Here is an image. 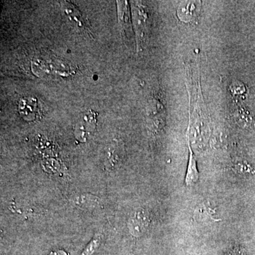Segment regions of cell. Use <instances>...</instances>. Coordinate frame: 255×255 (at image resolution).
<instances>
[{
  "instance_id": "cell-4",
  "label": "cell",
  "mask_w": 255,
  "mask_h": 255,
  "mask_svg": "<svg viewBox=\"0 0 255 255\" xmlns=\"http://www.w3.org/2000/svg\"><path fill=\"white\" fill-rule=\"evenodd\" d=\"M18 112L27 122L36 120L39 113L38 100L33 97H24L18 102Z\"/></svg>"
},
{
  "instance_id": "cell-7",
  "label": "cell",
  "mask_w": 255,
  "mask_h": 255,
  "mask_svg": "<svg viewBox=\"0 0 255 255\" xmlns=\"http://www.w3.org/2000/svg\"><path fill=\"white\" fill-rule=\"evenodd\" d=\"M188 141H189V157L184 182H185L186 185L192 186L199 181V173L197 169L195 157H194V152L191 149L190 142L189 140Z\"/></svg>"
},
{
  "instance_id": "cell-8",
  "label": "cell",
  "mask_w": 255,
  "mask_h": 255,
  "mask_svg": "<svg viewBox=\"0 0 255 255\" xmlns=\"http://www.w3.org/2000/svg\"><path fill=\"white\" fill-rule=\"evenodd\" d=\"M102 242V235L99 233L92 238L80 255H92L97 251Z\"/></svg>"
},
{
  "instance_id": "cell-9",
  "label": "cell",
  "mask_w": 255,
  "mask_h": 255,
  "mask_svg": "<svg viewBox=\"0 0 255 255\" xmlns=\"http://www.w3.org/2000/svg\"><path fill=\"white\" fill-rule=\"evenodd\" d=\"M229 255H244V253H243V250L239 247H235L232 251L230 252Z\"/></svg>"
},
{
  "instance_id": "cell-10",
  "label": "cell",
  "mask_w": 255,
  "mask_h": 255,
  "mask_svg": "<svg viewBox=\"0 0 255 255\" xmlns=\"http://www.w3.org/2000/svg\"><path fill=\"white\" fill-rule=\"evenodd\" d=\"M48 255H68V254L63 250H58V251L51 252Z\"/></svg>"
},
{
  "instance_id": "cell-2",
  "label": "cell",
  "mask_w": 255,
  "mask_h": 255,
  "mask_svg": "<svg viewBox=\"0 0 255 255\" xmlns=\"http://www.w3.org/2000/svg\"><path fill=\"white\" fill-rule=\"evenodd\" d=\"M150 224L148 214L144 211H137L129 219L128 228L132 236L139 237L145 232Z\"/></svg>"
},
{
  "instance_id": "cell-1",
  "label": "cell",
  "mask_w": 255,
  "mask_h": 255,
  "mask_svg": "<svg viewBox=\"0 0 255 255\" xmlns=\"http://www.w3.org/2000/svg\"><path fill=\"white\" fill-rule=\"evenodd\" d=\"M98 114L95 111L85 112L79 118L75 128L76 138L81 142H86L95 133Z\"/></svg>"
},
{
  "instance_id": "cell-3",
  "label": "cell",
  "mask_w": 255,
  "mask_h": 255,
  "mask_svg": "<svg viewBox=\"0 0 255 255\" xmlns=\"http://www.w3.org/2000/svg\"><path fill=\"white\" fill-rule=\"evenodd\" d=\"M201 1H185L179 5L177 9V16L184 22L196 21L200 14Z\"/></svg>"
},
{
  "instance_id": "cell-6",
  "label": "cell",
  "mask_w": 255,
  "mask_h": 255,
  "mask_svg": "<svg viewBox=\"0 0 255 255\" xmlns=\"http://www.w3.org/2000/svg\"><path fill=\"white\" fill-rule=\"evenodd\" d=\"M216 210L209 202L201 203L200 205L196 208L195 212H194V218L196 221L200 222H216L219 221L220 219L216 217Z\"/></svg>"
},
{
  "instance_id": "cell-5",
  "label": "cell",
  "mask_w": 255,
  "mask_h": 255,
  "mask_svg": "<svg viewBox=\"0 0 255 255\" xmlns=\"http://www.w3.org/2000/svg\"><path fill=\"white\" fill-rule=\"evenodd\" d=\"M70 201L75 207L86 211H93L101 204L100 198L87 193L74 194L70 196Z\"/></svg>"
}]
</instances>
